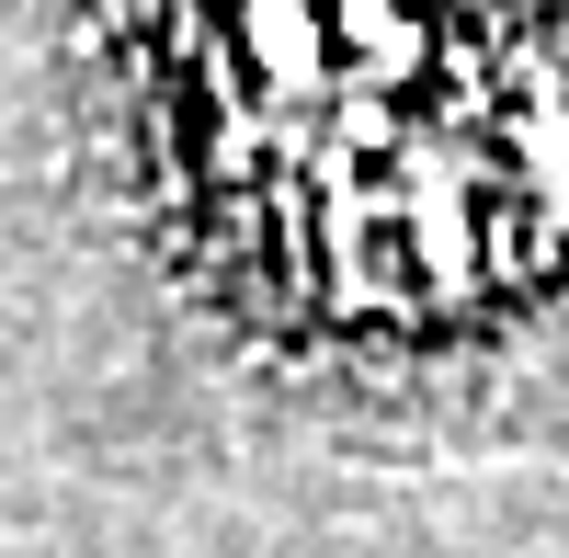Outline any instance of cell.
<instances>
[{
    "label": "cell",
    "mask_w": 569,
    "mask_h": 558,
    "mask_svg": "<svg viewBox=\"0 0 569 558\" xmlns=\"http://www.w3.org/2000/svg\"><path fill=\"white\" fill-rule=\"evenodd\" d=\"M194 319L342 434L569 399V0H58Z\"/></svg>",
    "instance_id": "obj_1"
}]
</instances>
